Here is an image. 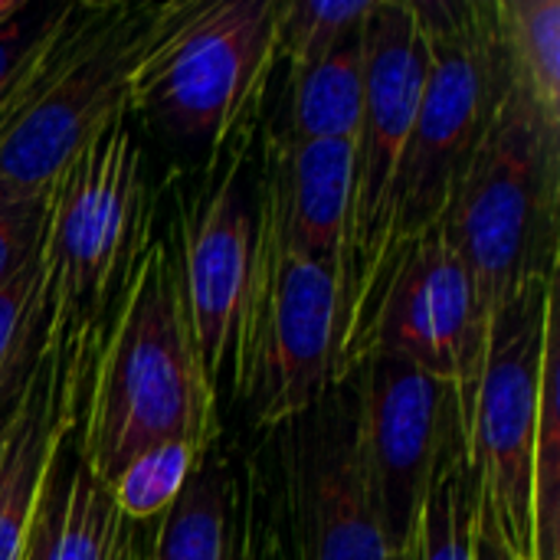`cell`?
I'll list each match as a JSON object with an SVG mask.
<instances>
[{
  "instance_id": "6da1fadb",
  "label": "cell",
  "mask_w": 560,
  "mask_h": 560,
  "mask_svg": "<svg viewBox=\"0 0 560 560\" xmlns=\"http://www.w3.org/2000/svg\"><path fill=\"white\" fill-rule=\"evenodd\" d=\"M217 390L190 328L180 269L161 243L144 246L95 364L79 459L108 489L144 450L217 440Z\"/></svg>"
},
{
  "instance_id": "7a4b0ae2",
  "label": "cell",
  "mask_w": 560,
  "mask_h": 560,
  "mask_svg": "<svg viewBox=\"0 0 560 560\" xmlns=\"http://www.w3.org/2000/svg\"><path fill=\"white\" fill-rule=\"evenodd\" d=\"M148 233L144 154L125 125L112 121L49 187L43 236V341L59 368V410L72 423L89 341L125 292Z\"/></svg>"
},
{
  "instance_id": "3957f363",
  "label": "cell",
  "mask_w": 560,
  "mask_h": 560,
  "mask_svg": "<svg viewBox=\"0 0 560 560\" xmlns=\"http://www.w3.org/2000/svg\"><path fill=\"white\" fill-rule=\"evenodd\" d=\"M440 230L469 276L476 331L489 348L495 312L558 279L560 128L518 92L505 89Z\"/></svg>"
},
{
  "instance_id": "277c9868",
  "label": "cell",
  "mask_w": 560,
  "mask_h": 560,
  "mask_svg": "<svg viewBox=\"0 0 560 560\" xmlns=\"http://www.w3.org/2000/svg\"><path fill=\"white\" fill-rule=\"evenodd\" d=\"M430 49L420 108L394 177L377 259L354 299L351 322L384 266L413 240L440 226L509 89L495 3L410 0ZM351 331V325H348ZM348 341V338H345Z\"/></svg>"
},
{
  "instance_id": "5b68a950",
  "label": "cell",
  "mask_w": 560,
  "mask_h": 560,
  "mask_svg": "<svg viewBox=\"0 0 560 560\" xmlns=\"http://www.w3.org/2000/svg\"><path fill=\"white\" fill-rule=\"evenodd\" d=\"M184 3H72L23 102L0 125V197L46 194L128 108L144 52Z\"/></svg>"
},
{
  "instance_id": "8992f818",
  "label": "cell",
  "mask_w": 560,
  "mask_h": 560,
  "mask_svg": "<svg viewBox=\"0 0 560 560\" xmlns=\"http://www.w3.org/2000/svg\"><path fill=\"white\" fill-rule=\"evenodd\" d=\"M279 0H187L131 75L128 105L180 138L220 141L272 69Z\"/></svg>"
},
{
  "instance_id": "52a82bcc",
  "label": "cell",
  "mask_w": 560,
  "mask_h": 560,
  "mask_svg": "<svg viewBox=\"0 0 560 560\" xmlns=\"http://www.w3.org/2000/svg\"><path fill=\"white\" fill-rule=\"evenodd\" d=\"M348 338V276L259 217V279L240 394L266 427L308 413L335 384Z\"/></svg>"
},
{
  "instance_id": "ba28073f",
  "label": "cell",
  "mask_w": 560,
  "mask_h": 560,
  "mask_svg": "<svg viewBox=\"0 0 560 560\" xmlns=\"http://www.w3.org/2000/svg\"><path fill=\"white\" fill-rule=\"evenodd\" d=\"M371 354H394L450 381L463 433L469 436L486 341L476 331L469 276L440 226L407 243L377 276L351 322L338 358V381Z\"/></svg>"
},
{
  "instance_id": "9c48e42d",
  "label": "cell",
  "mask_w": 560,
  "mask_h": 560,
  "mask_svg": "<svg viewBox=\"0 0 560 560\" xmlns=\"http://www.w3.org/2000/svg\"><path fill=\"white\" fill-rule=\"evenodd\" d=\"M558 279L509 299L489 328V348L469 423V466L509 545L532 560V456L541 407L545 341L558 322Z\"/></svg>"
},
{
  "instance_id": "30bf717a",
  "label": "cell",
  "mask_w": 560,
  "mask_h": 560,
  "mask_svg": "<svg viewBox=\"0 0 560 560\" xmlns=\"http://www.w3.org/2000/svg\"><path fill=\"white\" fill-rule=\"evenodd\" d=\"M351 377L377 522L390 558L404 560L440 469L469 453L456 387L394 354L364 358Z\"/></svg>"
},
{
  "instance_id": "8fae6325",
  "label": "cell",
  "mask_w": 560,
  "mask_h": 560,
  "mask_svg": "<svg viewBox=\"0 0 560 560\" xmlns=\"http://www.w3.org/2000/svg\"><path fill=\"white\" fill-rule=\"evenodd\" d=\"M364 105L354 135V197L348 240V325L354 299L377 259L394 177L420 108L430 49L410 0H374L361 23Z\"/></svg>"
},
{
  "instance_id": "7c38bea8",
  "label": "cell",
  "mask_w": 560,
  "mask_h": 560,
  "mask_svg": "<svg viewBox=\"0 0 560 560\" xmlns=\"http://www.w3.org/2000/svg\"><path fill=\"white\" fill-rule=\"evenodd\" d=\"M299 420L292 489L302 560H394L371 499L354 377Z\"/></svg>"
},
{
  "instance_id": "4fadbf2b",
  "label": "cell",
  "mask_w": 560,
  "mask_h": 560,
  "mask_svg": "<svg viewBox=\"0 0 560 560\" xmlns=\"http://www.w3.org/2000/svg\"><path fill=\"white\" fill-rule=\"evenodd\" d=\"M177 269L207 381L213 390L223 381L240 390L259 279V210L243 194L236 171L197 217Z\"/></svg>"
},
{
  "instance_id": "5bb4252c",
  "label": "cell",
  "mask_w": 560,
  "mask_h": 560,
  "mask_svg": "<svg viewBox=\"0 0 560 560\" xmlns=\"http://www.w3.org/2000/svg\"><path fill=\"white\" fill-rule=\"evenodd\" d=\"M354 197L351 141H292L285 138L272 161V177L259 217L292 246L331 259L348 276ZM351 292V285H348Z\"/></svg>"
},
{
  "instance_id": "9a60e30c",
  "label": "cell",
  "mask_w": 560,
  "mask_h": 560,
  "mask_svg": "<svg viewBox=\"0 0 560 560\" xmlns=\"http://www.w3.org/2000/svg\"><path fill=\"white\" fill-rule=\"evenodd\" d=\"M69 427L59 410L56 358L39 348L0 433V560H26L43 486Z\"/></svg>"
},
{
  "instance_id": "2e32d148",
  "label": "cell",
  "mask_w": 560,
  "mask_h": 560,
  "mask_svg": "<svg viewBox=\"0 0 560 560\" xmlns=\"http://www.w3.org/2000/svg\"><path fill=\"white\" fill-rule=\"evenodd\" d=\"M125 525L112 489L82 459H75L66 486L56 479L52 459L26 560H115Z\"/></svg>"
},
{
  "instance_id": "e0dca14e",
  "label": "cell",
  "mask_w": 560,
  "mask_h": 560,
  "mask_svg": "<svg viewBox=\"0 0 560 560\" xmlns=\"http://www.w3.org/2000/svg\"><path fill=\"white\" fill-rule=\"evenodd\" d=\"M364 105V43L361 30L325 59L292 69L289 138L292 141H351Z\"/></svg>"
},
{
  "instance_id": "ac0fdd59",
  "label": "cell",
  "mask_w": 560,
  "mask_h": 560,
  "mask_svg": "<svg viewBox=\"0 0 560 560\" xmlns=\"http://www.w3.org/2000/svg\"><path fill=\"white\" fill-rule=\"evenodd\" d=\"M495 33L509 89L560 128V3L499 0Z\"/></svg>"
},
{
  "instance_id": "d6986e66",
  "label": "cell",
  "mask_w": 560,
  "mask_h": 560,
  "mask_svg": "<svg viewBox=\"0 0 560 560\" xmlns=\"http://www.w3.org/2000/svg\"><path fill=\"white\" fill-rule=\"evenodd\" d=\"M144 560H233L230 489L220 469H203L184 486Z\"/></svg>"
},
{
  "instance_id": "ffe728a7",
  "label": "cell",
  "mask_w": 560,
  "mask_h": 560,
  "mask_svg": "<svg viewBox=\"0 0 560 560\" xmlns=\"http://www.w3.org/2000/svg\"><path fill=\"white\" fill-rule=\"evenodd\" d=\"M558 322L545 341L541 407L532 456V560H560V407Z\"/></svg>"
},
{
  "instance_id": "44dd1931",
  "label": "cell",
  "mask_w": 560,
  "mask_h": 560,
  "mask_svg": "<svg viewBox=\"0 0 560 560\" xmlns=\"http://www.w3.org/2000/svg\"><path fill=\"white\" fill-rule=\"evenodd\" d=\"M476 476L469 453L459 450L440 469L420 512L407 560H472Z\"/></svg>"
},
{
  "instance_id": "7402d4cb",
  "label": "cell",
  "mask_w": 560,
  "mask_h": 560,
  "mask_svg": "<svg viewBox=\"0 0 560 560\" xmlns=\"http://www.w3.org/2000/svg\"><path fill=\"white\" fill-rule=\"evenodd\" d=\"M200 456L203 453L187 443H161L138 453L112 482V499L118 515L128 525L164 515L180 499Z\"/></svg>"
},
{
  "instance_id": "603a6c76",
  "label": "cell",
  "mask_w": 560,
  "mask_h": 560,
  "mask_svg": "<svg viewBox=\"0 0 560 560\" xmlns=\"http://www.w3.org/2000/svg\"><path fill=\"white\" fill-rule=\"evenodd\" d=\"M43 295V262L39 256L20 269L13 279L0 285V410H7L20 387L26 384L39 348H33L36 331H43L39 318Z\"/></svg>"
},
{
  "instance_id": "cb8c5ba5",
  "label": "cell",
  "mask_w": 560,
  "mask_h": 560,
  "mask_svg": "<svg viewBox=\"0 0 560 560\" xmlns=\"http://www.w3.org/2000/svg\"><path fill=\"white\" fill-rule=\"evenodd\" d=\"M374 0H279L276 56L292 69L312 66L354 36Z\"/></svg>"
},
{
  "instance_id": "d4e9b609",
  "label": "cell",
  "mask_w": 560,
  "mask_h": 560,
  "mask_svg": "<svg viewBox=\"0 0 560 560\" xmlns=\"http://www.w3.org/2000/svg\"><path fill=\"white\" fill-rule=\"evenodd\" d=\"M72 3H23L0 23V115L20 98L43 49L66 26Z\"/></svg>"
},
{
  "instance_id": "484cf974",
  "label": "cell",
  "mask_w": 560,
  "mask_h": 560,
  "mask_svg": "<svg viewBox=\"0 0 560 560\" xmlns=\"http://www.w3.org/2000/svg\"><path fill=\"white\" fill-rule=\"evenodd\" d=\"M49 190L33 197H0V285L43 253Z\"/></svg>"
},
{
  "instance_id": "4316f807",
  "label": "cell",
  "mask_w": 560,
  "mask_h": 560,
  "mask_svg": "<svg viewBox=\"0 0 560 560\" xmlns=\"http://www.w3.org/2000/svg\"><path fill=\"white\" fill-rule=\"evenodd\" d=\"M472 560H528L518 555L499 528V518L476 486V518H472Z\"/></svg>"
},
{
  "instance_id": "83f0119b",
  "label": "cell",
  "mask_w": 560,
  "mask_h": 560,
  "mask_svg": "<svg viewBox=\"0 0 560 560\" xmlns=\"http://www.w3.org/2000/svg\"><path fill=\"white\" fill-rule=\"evenodd\" d=\"M115 560H135V535H131V525H125V535H121V545H118Z\"/></svg>"
},
{
  "instance_id": "f1b7e54d",
  "label": "cell",
  "mask_w": 560,
  "mask_h": 560,
  "mask_svg": "<svg viewBox=\"0 0 560 560\" xmlns=\"http://www.w3.org/2000/svg\"><path fill=\"white\" fill-rule=\"evenodd\" d=\"M23 3H26V0H0V23H3V20H10Z\"/></svg>"
},
{
  "instance_id": "f546056e",
  "label": "cell",
  "mask_w": 560,
  "mask_h": 560,
  "mask_svg": "<svg viewBox=\"0 0 560 560\" xmlns=\"http://www.w3.org/2000/svg\"><path fill=\"white\" fill-rule=\"evenodd\" d=\"M10 407H13V404H10ZM10 407H7V410H10ZM7 410H0V433H3V420H7Z\"/></svg>"
},
{
  "instance_id": "4dcf8cb0",
  "label": "cell",
  "mask_w": 560,
  "mask_h": 560,
  "mask_svg": "<svg viewBox=\"0 0 560 560\" xmlns=\"http://www.w3.org/2000/svg\"><path fill=\"white\" fill-rule=\"evenodd\" d=\"M13 108H16V105H13ZM13 108H7V112H3V115H0V125H3V121H7V118H10V112H13Z\"/></svg>"
},
{
  "instance_id": "1f68e13d",
  "label": "cell",
  "mask_w": 560,
  "mask_h": 560,
  "mask_svg": "<svg viewBox=\"0 0 560 560\" xmlns=\"http://www.w3.org/2000/svg\"><path fill=\"white\" fill-rule=\"evenodd\" d=\"M404 560H407V558H404Z\"/></svg>"
}]
</instances>
